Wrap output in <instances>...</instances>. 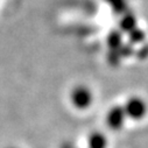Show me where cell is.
Masks as SVG:
<instances>
[{"mask_svg":"<svg viewBox=\"0 0 148 148\" xmlns=\"http://www.w3.org/2000/svg\"><path fill=\"white\" fill-rule=\"evenodd\" d=\"M126 111L133 119H141L147 112V107L143 100L140 98H133L127 103Z\"/></svg>","mask_w":148,"mask_h":148,"instance_id":"obj_1","label":"cell"}]
</instances>
